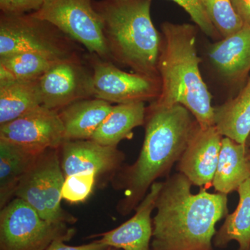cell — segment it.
Wrapping results in <instances>:
<instances>
[{"label":"cell","instance_id":"obj_9","mask_svg":"<svg viewBox=\"0 0 250 250\" xmlns=\"http://www.w3.org/2000/svg\"><path fill=\"white\" fill-rule=\"evenodd\" d=\"M86 60L93 72L94 98L117 104L152 103L159 98L161 90L159 77L125 72L95 54H88Z\"/></svg>","mask_w":250,"mask_h":250},{"label":"cell","instance_id":"obj_30","mask_svg":"<svg viewBox=\"0 0 250 250\" xmlns=\"http://www.w3.org/2000/svg\"><path fill=\"white\" fill-rule=\"evenodd\" d=\"M247 157H248V161L250 166V147H248V150H247Z\"/></svg>","mask_w":250,"mask_h":250},{"label":"cell","instance_id":"obj_18","mask_svg":"<svg viewBox=\"0 0 250 250\" xmlns=\"http://www.w3.org/2000/svg\"><path fill=\"white\" fill-rule=\"evenodd\" d=\"M146 108L145 103L115 105L90 140L104 146L117 147L123 140L131 139L133 130L145 124Z\"/></svg>","mask_w":250,"mask_h":250},{"label":"cell","instance_id":"obj_13","mask_svg":"<svg viewBox=\"0 0 250 250\" xmlns=\"http://www.w3.org/2000/svg\"><path fill=\"white\" fill-rule=\"evenodd\" d=\"M61 165L65 177L93 172L97 177L118 170L125 154L116 146H107L92 140L65 141L61 147Z\"/></svg>","mask_w":250,"mask_h":250},{"label":"cell","instance_id":"obj_32","mask_svg":"<svg viewBox=\"0 0 250 250\" xmlns=\"http://www.w3.org/2000/svg\"><path fill=\"white\" fill-rule=\"evenodd\" d=\"M106 250H119L116 249V248H111V247H109V248H108V249H106Z\"/></svg>","mask_w":250,"mask_h":250},{"label":"cell","instance_id":"obj_8","mask_svg":"<svg viewBox=\"0 0 250 250\" xmlns=\"http://www.w3.org/2000/svg\"><path fill=\"white\" fill-rule=\"evenodd\" d=\"M31 14L48 21L88 53L111 62L93 0H45L41 9Z\"/></svg>","mask_w":250,"mask_h":250},{"label":"cell","instance_id":"obj_31","mask_svg":"<svg viewBox=\"0 0 250 250\" xmlns=\"http://www.w3.org/2000/svg\"><path fill=\"white\" fill-rule=\"evenodd\" d=\"M247 146H248V147H250V137H249V139H248V141H247Z\"/></svg>","mask_w":250,"mask_h":250},{"label":"cell","instance_id":"obj_10","mask_svg":"<svg viewBox=\"0 0 250 250\" xmlns=\"http://www.w3.org/2000/svg\"><path fill=\"white\" fill-rule=\"evenodd\" d=\"M42 106L59 112L94 98L93 72L81 57L57 62L39 79Z\"/></svg>","mask_w":250,"mask_h":250},{"label":"cell","instance_id":"obj_29","mask_svg":"<svg viewBox=\"0 0 250 250\" xmlns=\"http://www.w3.org/2000/svg\"><path fill=\"white\" fill-rule=\"evenodd\" d=\"M231 2L243 26L250 27V0H231Z\"/></svg>","mask_w":250,"mask_h":250},{"label":"cell","instance_id":"obj_2","mask_svg":"<svg viewBox=\"0 0 250 250\" xmlns=\"http://www.w3.org/2000/svg\"><path fill=\"white\" fill-rule=\"evenodd\" d=\"M144 141L137 160L121 171L118 184L124 197L118 205L123 215L136 209L156 179L168 176L199 124L180 104L150 103L146 108Z\"/></svg>","mask_w":250,"mask_h":250},{"label":"cell","instance_id":"obj_14","mask_svg":"<svg viewBox=\"0 0 250 250\" xmlns=\"http://www.w3.org/2000/svg\"><path fill=\"white\" fill-rule=\"evenodd\" d=\"M163 182H154L136 208L132 218L114 229L102 233L99 241L111 248L123 250H149L153 226L151 218Z\"/></svg>","mask_w":250,"mask_h":250},{"label":"cell","instance_id":"obj_25","mask_svg":"<svg viewBox=\"0 0 250 250\" xmlns=\"http://www.w3.org/2000/svg\"><path fill=\"white\" fill-rule=\"evenodd\" d=\"M97 178L96 174L93 172L72 174L65 177L62 198L70 203L85 201L93 191Z\"/></svg>","mask_w":250,"mask_h":250},{"label":"cell","instance_id":"obj_16","mask_svg":"<svg viewBox=\"0 0 250 250\" xmlns=\"http://www.w3.org/2000/svg\"><path fill=\"white\" fill-rule=\"evenodd\" d=\"M113 106L105 100L92 98L60 110L58 113L65 130V141L91 139Z\"/></svg>","mask_w":250,"mask_h":250},{"label":"cell","instance_id":"obj_20","mask_svg":"<svg viewBox=\"0 0 250 250\" xmlns=\"http://www.w3.org/2000/svg\"><path fill=\"white\" fill-rule=\"evenodd\" d=\"M214 125L224 137L247 144L250 136V76L236 97L215 106Z\"/></svg>","mask_w":250,"mask_h":250},{"label":"cell","instance_id":"obj_28","mask_svg":"<svg viewBox=\"0 0 250 250\" xmlns=\"http://www.w3.org/2000/svg\"><path fill=\"white\" fill-rule=\"evenodd\" d=\"M62 238L54 240L46 250H106L109 247L103 244L100 241H95L83 246H70L65 243Z\"/></svg>","mask_w":250,"mask_h":250},{"label":"cell","instance_id":"obj_12","mask_svg":"<svg viewBox=\"0 0 250 250\" xmlns=\"http://www.w3.org/2000/svg\"><path fill=\"white\" fill-rule=\"evenodd\" d=\"M223 137L215 125L197 126L177 164L179 172L192 185L207 190L212 187Z\"/></svg>","mask_w":250,"mask_h":250},{"label":"cell","instance_id":"obj_24","mask_svg":"<svg viewBox=\"0 0 250 250\" xmlns=\"http://www.w3.org/2000/svg\"><path fill=\"white\" fill-rule=\"evenodd\" d=\"M206 14L222 39L232 35L243 27L231 0H200Z\"/></svg>","mask_w":250,"mask_h":250},{"label":"cell","instance_id":"obj_3","mask_svg":"<svg viewBox=\"0 0 250 250\" xmlns=\"http://www.w3.org/2000/svg\"><path fill=\"white\" fill-rule=\"evenodd\" d=\"M191 24L164 22L158 72L161 94L156 104H180L187 108L202 129L214 126L212 96L201 75L197 54V29Z\"/></svg>","mask_w":250,"mask_h":250},{"label":"cell","instance_id":"obj_27","mask_svg":"<svg viewBox=\"0 0 250 250\" xmlns=\"http://www.w3.org/2000/svg\"><path fill=\"white\" fill-rule=\"evenodd\" d=\"M45 0H0L1 14L21 16L39 11Z\"/></svg>","mask_w":250,"mask_h":250},{"label":"cell","instance_id":"obj_5","mask_svg":"<svg viewBox=\"0 0 250 250\" xmlns=\"http://www.w3.org/2000/svg\"><path fill=\"white\" fill-rule=\"evenodd\" d=\"M78 43L32 14L0 16V57L29 52L62 62L81 57Z\"/></svg>","mask_w":250,"mask_h":250},{"label":"cell","instance_id":"obj_22","mask_svg":"<svg viewBox=\"0 0 250 250\" xmlns=\"http://www.w3.org/2000/svg\"><path fill=\"white\" fill-rule=\"evenodd\" d=\"M239 202L236 210L227 215L221 228L216 231L213 245L225 248L231 241H236L238 250H250V177L236 190Z\"/></svg>","mask_w":250,"mask_h":250},{"label":"cell","instance_id":"obj_6","mask_svg":"<svg viewBox=\"0 0 250 250\" xmlns=\"http://www.w3.org/2000/svg\"><path fill=\"white\" fill-rule=\"evenodd\" d=\"M59 150L41 153L18 184L14 196L27 202L46 221L59 225L76 223V218L62 207L65 176Z\"/></svg>","mask_w":250,"mask_h":250},{"label":"cell","instance_id":"obj_7","mask_svg":"<svg viewBox=\"0 0 250 250\" xmlns=\"http://www.w3.org/2000/svg\"><path fill=\"white\" fill-rule=\"evenodd\" d=\"M75 233V229L67 225L46 221L18 197L1 208V250H46L54 240L62 238L67 241Z\"/></svg>","mask_w":250,"mask_h":250},{"label":"cell","instance_id":"obj_21","mask_svg":"<svg viewBox=\"0 0 250 250\" xmlns=\"http://www.w3.org/2000/svg\"><path fill=\"white\" fill-rule=\"evenodd\" d=\"M42 106L39 79L0 82V125Z\"/></svg>","mask_w":250,"mask_h":250},{"label":"cell","instance_id":"obj_1","mask_svg":"<svg viewBox=\"0 0 250 250\" xmlns=\"http://www.w3.org/2000/svg\"><path fill=\"white\" fill-rule=\"evenodd\" d=\"M184 174L163 182L152 218V250H213L215 225L229 214L228 195L201 188L191 192Z\"/></svg>","mask_w":250,"mask_h":250},{"label":"cell","instance_id":"obj_11","mask_svg":"<svg viewBox=\"0 0 250 250\" xmlns=\"http://www.w3.org/2000/svg\"><path fill=\"white\" fill-rule=\"evenodd\" d=\"M0 140L42 152L60 149L65 141V130L58 112L41 106L0 125Z\"/></svg>","mask_w":250,"mask_h":250},{"label":"cell","instance_id":"obj_26","mask_svg":"<svg viewBox=\"0 0 250 250\" xmlns=\"http://www.w3.org/2000/svg\"><path fill=\"white\" fill-rule=\"evenodd\" d=\"M170 1H174L188 13L192 21L196 24L197 27L200 28L206 35L213 39L221 38L206 14L200 0H170Z\"/></svg>","mask_w":250,"mask_h":250},{"label":"cell","instance_id":"obj_4","mask_svg":"<svg viewBox=\"0 0 250 250\" xmlns=\"http://www.w3.org/2000/svg\"><path fill=\"white\" fill-rule=\"evenodd\" d=\"M151 5L152 0L93 1L111 62L137 73L159 77L162 35L153 24Z\"/></svg>","mask_w":250,"mask_h":250},{"label":"cell","instance_id":"obj_17","mask_svg":"<svg viewBox=\"0 0 250 250\" xmlns=\"http://www.w3.org/2000/svg\"><path fill=\"white\" fill-rule=\"evenodd\" d=\"M247 145L228 137L222 140L221 148L212 187L215 191L228 195L236 191L250 177V166L247 157Z\"/></svg>","mask_w":250,"mask_h":250},{"label":"cell","instance_id":"obj_23","mask_svg":"<svg viewBox=\"0 0 250 250\" xmlns=\"http://www.w3.org/2000/svg\"><path fill=\"white\" fill-rule=\"evenodd\" d=\"M58 62L29 52L1 57L0 82L39 80Z\"/></svg>","mask_w":250,"mask_h":250},{"label":"cell","instance_id":"obj_19","mask_svg":"<svg viewBox=\"0 0 250 250\" xmlns=\"http://www.w3.org/2000/svg\"><path fill=\"white\" fill-rule=\"evenodd\" d=\"M42 152H36L0 140L1 208L11 201L21 179Z\"/></svg>","mask_w":250,"mask_h":250},{"label":"cell","instance_id":"obj_15","mask_svg":"<svg viewBox=\"0 0 250 250\" xmlns=\"http://www.w3.org/2000/svg\"><path fill=\"white\" fill-rule=\"evenodd\" d=\"M208 57L227 82L243 80L250 72V27L243 26L232 35L210 46Z\"/></svg>","mask_w":250,"mask_h":250}]
</instances>
